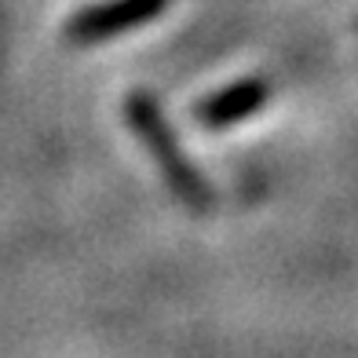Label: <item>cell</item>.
Masks as SVG:
<instances>
[{"label": "cell", "instance_id": "obj_1", "mask_svg": "<svg viewBox=\"0 0 358 358\" xmlns=\"http://www.w3.org/2000/svg\"><path fill=\"white\" fill-rule=\"evenodd\" d=\"M128 121H132L136 128V136L150 146L154 157L165 165L169 179H172V187L179 190V198H187V201H205V183H201V176H194V169L183 161V154H179V146H176V136L169 132V124L161 121V113L154 106L150 95H143L136 92L132 99H128Z\"/></svg>", "mask_w": 358, "mask_h": 358}, {"label": "cell", "instance_id": "obj_2", "mask_svg": "<svg viewBox=\"0 0 358 358\" xmlns=\"http://www.w3.org/2000/svg\"><path fill=\"white\" fill-rule=\"evenodd\" d=\"M169 0H113V4H99L85 15H77L70 22V37L77 41H103L113 37L128 26H139V22H150L154 15L165 11Z\"/></svg>", "mask_w": 358, "mask_h": 358}, {"label": "cell", "instance_id": "obj_3", "mask_svg": "<svg viewBox=\"0 0 358 358\" xmlns=\"http://www.w3.org/2000/svg\"><path fill=\"white\" fill-rule=\"evenodd\" d=\"M264 99H267L264 80H245V85H234V88L220 92L216 99H208L201 106V117L208 124H227V121H238L245 113H252L256 106H264Z\"/></svg>", "mask_w": 358, "mask_h": 358}]
</instances>
